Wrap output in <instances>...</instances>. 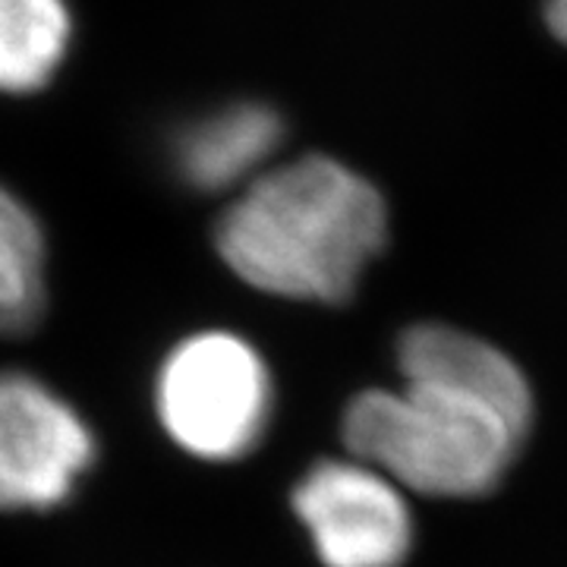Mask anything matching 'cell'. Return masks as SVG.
I'll return each instance as SVG.
<instances>
[{
  "label": "cell",
  "instance_id": "6",
  "mask_svg": "<svg viewBox=\"0 0 567 567\" xmlns=\"http://www.w3.org/2000/svg\"><path fill=\"white\" fill-rule=\"evenodd\" d=\"M284 117L265 102H230L186 121L167 142L177 181L193 193H240L271 167Z\"/></svg>",
  "mask_w": 567,
  "mask_h": 567
},
{
  "label": "cell",
  "instance_id": "9",
  "mask_svg": "<svg viewBox=\"0 0 567 567\" xmlns=\"http://www.w3.org/2000/svg\"><path fill=\"white\" fill-rule=\"evenodd\" d=\"M73 39L70 0H0V95L44 92L70 58Z\"/></svg>",
  "mask_w": 567,
  "mask_h": 567
},
{
  "label": "cell",
  "instance_id": "3",
  "mask_svg": "<svg viewBox=\"0 0 567 567\" xmlns=\"http://www.w3.org/2000/svg\"><path fill=\"white\" fill-rule=\"evenodd\" d=\"M164 439L199 464H240L275 420V375L262 350L230 328H199L164 350L152 375Z\"/></svg>",
  "mask_w": 567,
  "mask_h": 567
},
{
  "label": "cell",
  "instance_id": "1",
  "mask_svg": "<svg viewBox=\"0 0 567 567\" xmlns=\"http://www.w3.org/2000/svg\"><path fill=\"white\" fill-rule=\"evenodd\" d=\"M212 244L224 268L265 297L341 306L385 249L388 205L360 171L303 155L234 193Z\"/></svg>",
  "mask_w": 567,
  "mask_h": 567
},
{
  "label": "cell",
  "instance_id": "5",
  "mask_svg": "<svg viewBox=\"0 0 567 567\" xmlns=\"http://www.w3.org/2000/svg\"><path fill=\"white\" fill-rule=\"evenodd\" d=\"M290 507L322 567H404L416 543L404 488L350 454L309 466Z\"/></svg>",
  "mask_w": 567,
  "mask_h": 567
},
{
  "label": "cell",
  "instance_id": "10",
  "mask_svg": "<svg viewBox=\"0 0 567 567\" xmlns=\"http://www.w3.org/2000/svg\"><path fill=\"white\" fill-rule=\"evenodd\" d=\"M546 22L551 35L567 44V0H546Z\"/></svg>",
  "mask_w": 567,
  "mask_h": 567
},
{
  "label": "cell",
  "instance_id": "7",
  "mask_svg": "<svg viewBox=\"0 0 567 567\" xmlns=\"http://www.w3.org/2000/svg\"><path fill=\"white\" fill-rule=\"evenodd\" d=\"M401 382H435L480 394L507 413L533 423V388L520 365L502 347L464 328L423 322L406 328L398 341Z\"/></svg>",
  "mask_w": 567,
  "mask_h": 567
},
{
  "label": "cell",
  "instance_id": "2",
  "mask_svg": "<svg viewBox=\"0 0 567 567\" xmlns=\"http://www.w3.org/2000/svg\"><path fill=\"white\" fill-rule=\"evenodd\" d=\"M533 423L480 394L435 382L365 388L350 398L341 439L404 492L483 498L505 480Z\"/></svg>",
  "mask_w": 567,
  "mask_h": 567
},
{
  "label": "cell",
  "instance_id": "4",
  "mask_svg": "<svg viewBox=\"0 0 567 567\" xmlns=\"http://www.w3.org/2000/svg\"><path fill=\"white\" fill-rule=\"evenodd\" d=\"M99 454V432L76 401L29 369H0V514L66 507Z\"/></svg>",
  "mask_w": 567,
  "mask_h": 567
},
{
  "label": "cell",
  "instance_id": "8",
  "mask_svg": "<svg viewBox=\"0 0 567 567\" xmlns=\"http://www.w3.org/2000/svg\"><path fill=\"white\" fill-rule=\"evenodd\" d=\"M51 246L39 212L0 183V338L39 331L51 306Z\"/></svg>",
  "mask_w": 567,
  "mask_h": 567
}]
</instances>
